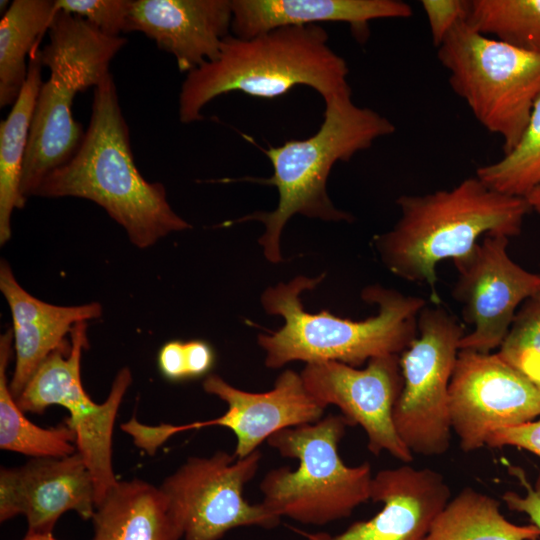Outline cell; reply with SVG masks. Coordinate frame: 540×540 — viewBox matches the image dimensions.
<instances>
[{"mask_svg":"<svg viewBox=\"0 0 540 540\" xmlns=\"http://www.w3.org/2000/svg\"><path fill=\"white\" fill-rule=\"evenodd\" d=\"M22 540H57L53 532H30L27 531Z\"/></svg>","mask_w":540,"mask_h":540,"instance_id":"8d00e7d4","label":"cell"},{"mask_svg":"<svg viewBox=\"0 0 540 540\" xmlns=\"http://www.w3.org/2000/svg\"><path fill=\"white\" fill-rule=\"evenodd\" d=\"M0 290L12 315L15 368L9 382L15 399L45 359L67 345L65 337L80 322L102 315L98 302L77 306H57L28 293L16 280L9 264L0 263Z\"/></svg>","mask_w":540,"mask_h":540,"instance_id":"d6986e66","label":"cell"},{"mask_svg":"<svg viewBox=\"0 0 540 540\" xmlns=\"http://www.w3.org/2000/svg\"><path fill=\"white\" fill-rule=\"evenodd\" d=\"M206 393L227 404L226 412L214 419L185 424L186 430L208 426L230 429L236 437L233 454L244 458L258 449L274 433L319 421L325 409L308 393L299 373L287 369L266 392H248L236 388L216 374L203 383Z\"/></svg>","mask_w":540,"mask_h":540,"instance_id":"e0dca14e","label":"cell"},{"mask_svg":"<svg viewBox=\"0 0 540 540\" xmlns=\"http://www.w3.org/2000/svg\"><path fill=\"white\" fill-rule=\"evenodd\" d=\"M42 61L38 45L28 60V75L16 102L0 125V244L11 238V217L26 201L21 180L29 133L42 84Z\"/></svg>","mask_w":540,"mask_h":540,"instance_id":"7402d4cb","label":"cell"},{"mask_svg":"<svg viewBox=\"0 0 540 540\" xmlns=\"http://www.w3.org/2000/svg\"><path fill=\"white\" fill-rule=\"evenodd\" d=\"M350 422L342 414L280 430L267 443L298 467L269 470L259 489L261 501L280 518L303 524L325 525L349 517L370 500L372 471L368 462L348 466L338 446Z\"/></svg>","mask_w":540,"mask_h":540,"instance_id":"52a82bcc","label":"cell"},{"mask_svg":"<svg viewBox=\"0 0 540 540\" xmlns=\"http://www.w3.org/2000/svg\"><path fill=\"white\" fill-rule=\"evenodd\" d=\"M525 199L527 200L531 211L534 210L540 214V187L533 190Z\"/></svg>","mask_w":540,"mask_h":540,"instance_id":"d590c367","label":"cell"},{"mask_svg":"<svg viewBox=\"0 0 540 540\" xmlns=\"http://www.w3.org/2000/svg\"><path fill=\"white\" fill-rule=\"evenodd\" d=\"M231 5V30L241 39L286 26L343 22L363 42L371 20L413 14L411 6L400 0H231Z\"/></svg>","mask_w":540,"mask_h":540,"instance_id":"ffe728a7","label":"cell"},{"mask_svg":"<svg viewBox=\"0 0 540 540\" xmlns=\"http://www.w3.org/2000/svg\"><path fill=\"white\" fill-rule=\"evenodd\" d=\"M157 365L162 376L169 381L188 379L184 342H166L157 354Z\"/></svg>","mask_w":540,"mask_h":540,"instance_id":"d6a6232c","label":"cell"},{"mask_svg":"<svg viewBox=\"0 0 540 540\" xmlns=\"http://www.w3.org/2000/svg\"><path fill=\"white\" fill-rule=\"evenodd\" d=\"M464 334L446 309L426 305L418 316L416 338L399 356L403 386L393 419L413 454L441 456L450 447L449 385Z\"/></svg>","mask_w":540,"mask_h":540,"instance_id":"9c48e42d","label":"cell"},{"mask_svg":"<svg viewBox=\"0 0 540 540\" xmlns=\"http://www.w3.org/2000/svg\"><path fill=\"white\" fill-rule=\"evenodd\" d=\"M96 509L95 487L82 456L32 458L18 468L0 471V521L19 514L30 532H53L59 517L75 511L92 519Z\"/></svg>","mask_w":540,"mask_h":540,"instance_id":"9a60e30c","label":"cell"},{"mask_svg":"<svg viewBox=\"0 0 540 540\" xmlns=\"http://www.w3.org/2000/svg\"><path fill=\"white\" fill-rule=\"evenodd\" d=\"M57 10L86 20L107 36L125 32L133 0H54Z\"/></svg>","mask_w":540,"mask_h":540,"instance_id":"f1b7e54d","label":"cell"},{"mask_svg":"<svg viewBox=\"0 0 540 540\" xmlns=\"http://www.w3.org/2000/svg\"><path fill=\"white\" fill-rule=\"evenodd\" d=\"M324 103V119L314 135L261 149L271 161V177L244 178L273 185L278 191L274 210L257 211L234 221L254 220L264 224L265 231L259 244L271 263L282 261L280 237L292 216L300 214L323 221H352L351 214L337 209L327 194L330 171L337 161H349L357 152L370 148L377 138L395 131L394 124L386 117L355 105L351 92L325 99Z\"/></svg>","mask_w":540,"mask_h":540,"instance_id":"5b68a950","label":"cell"},{"mask_svg":"<svg viewBox=\"0 0 540 540\" xmlns=\"http://www.w3.org/2000/svg\"><path fill=\"white\" fill-rule=\"evenodd\" d=\"M328 39L318 24L281 27L249 39L227 36L216 60L187 73L179 93V120H201L210 101L233 91L275 98L305 85L324 100L350 93L347 64Z\"/></svg>","mask_w":540,"mask_h":540,"instance_id":"277c9868","label":"cell"},{"mask_svg":"<svg viewBox=\"0 0 540 540\" xmlns=\"http://www.w3.org/2000/svg\"><path fill=\"white\" fill-rule=\"evenodd\" d=\"M92 540H180L159 487L141 480L118 481L92 517Z\"/></svg>","mask_w":540,"mask_h":540,"instance_id":"44dd1931","label":"cell"},{"mask_svg":"<svg viewBox=\"0 0 540 540\" xmlns=\"http://www.w3.org/2000/svg\"><path fill=\"white\" fill-rule=\"evenodd\" d=\"M465 22L479 34L540 53V0H469Z\"/></svg>","mask_w":540,"mask_h":540,"instance_id":"484cf974","label":"cell"},{"mask_svg":"<svg viewBox=\"0 0 540 540\" xmlns=\"http://www.w3.org/2000/svg\"><path fill=\"white\" fill-rule=\"evenodd\" d=\"M509 471L521 483L525 494L521 496L514 491H507L502 495L503 502L509 510L528 515L531 523L540 531V473L535 484L532 485L527 480L523 469L511 467ZM535 540H540V536Z\"/></svg>","mask_w":540,"mask_h":540,"instance_id":"4dcf8cb0","label":"cell"},{"mask_svg":"<svg viewBox=\"0 0 540 540\" xmlns=\"http://www.w3.org/2000/svg\"><path fill=\"white\" fill-rule=\"evenodd\" d=\"M33 196L90 200L140 249L192 227L171 208L163 184L148 182L137 169L111 73L94 88L89 124L77 151L42 180Z\"/></svg>","mask_w":540,"mask_h":540,"instance_id":"6da1fadb","label":"cell"},{"mask_svg":"<svg viewBox=\"0 0 540 540\" xmlns=\"http://www.w3.org/2000/svg\"><path fill=\"white\" fill-rule=\"evenodd\" d=\"M533 525H516L493 497L471 487L462 489L435 517L425 540H535Z\"/></svg>","mask_w":540,"mask_h":540,"instance_id":"cb8c5ba5","label":"cell"},{"mask_svg":"<svg viewBox=\"0 0 540 540\" xmlns=\"http://www.w3.org/2000/svg\"><path fill=\"white\" fill-rule=\"evenodd\" d=\"M396 203L400 218L374 238L376 250L391 273L427 285L435 303L440 262L466 256L486 235H519L531 211L525 198L494 191L476 176L450 189L401 195Z\"/></svg>","mask_w":540,"mask_h":540,"instance_id":"7a4b0ae2","label":"cell"},{"mask_svg":"<svg viewBox=\"0 0 540 540\" xmlns=\"http://www.w3.org/2000/svg\"><path fill=\"white\" fill-rule=\"evenodd\" d=\"M300 375L320 406L335 405L351 426L362 427L372 454L385 451L405 464L413 461L393 419L403 386L399 355L372 358L363 369L337 361L308 363Z\"/></svg>","mask_w":540,"mask_h":540,"instance_id":"5bb4252c","label":"cell"},{"mask_svg":"<svg viewBox=\"0 0 540 540\" xmlns=\"http://www.w3.org/2000/svg\"><path fill=\"white\" fill-rule=\"evenodd\" d=\"M48 36L40 54L50 74L39 89L29 133L21 180L25 201L77 151L85 132L73 118L74 98L110 73V62L127 43L124 37L107 36L81 17L60 10Z\"/></svg>","mask_w":540,"mask_h":540,"instance_id":"8992f818","label":"cell"},{"mask_svg":"<svg viewBox=\"0 0 540 540\" xmlns=\"http://www.w3.org/2000/svg\"><path fill=\"white\" fill-rule=\"evenodd\" d=\"M514 366L540 386V359L529 355L522 356Z\"/></svg>","mask_w":540,"mask_h":540,"instance_id":"e575fe53","label":"cell"},{"mask_svg":"<svg viewBox=\"0 0 540 540\" xmlns=\"http://www.w3.org/2000/svg\"><path fill=\"white\" fill-rule=\"evenodd\" d=\"M188 379L199 378L210 372L215 362L212 346L203 340L184 342Z\"/></svg>","mask_w":540,"mask_h":540,"instance_id":"836d02e7","label":"cell"},{"mask_svg":"<svg viewBox=\"0 0 540 540\" xmlns=\"http://www.w3.org/2000/svg\"><path fill=\"white\" fill-rule=\"evenodd\" d=\"M14 351L13 333L0 336V448L32 458H62L77 452L75 432L65 423L42 428L32 423L18 406L7 379Z\"/></svg>","mask_w":540,"mask_h":540,"instance_id":"d4e9b609","label":"cell"},{"mask_svg":"<svg viewBox=\"0 0 540 540\" xmlns=\"http://www.w3.org/2000/svg\"><path fill=\"white\" fill-rule=\"evenodd\" d=\"M261 459L259 449L244 458L225 451L191 456L163 480L159 488L184 540H220L238 527L279 525L281 518L262 502L244 498Z\"/></svg>","mask_w":540,"mask_h":540,"instance_id":"8fae6325","label":"cell"},{"mask_svg":"<svg viewBox=\"0 0 540 540\" xmlns=\"http://www.w3.org/2000/svg\"><path fill=\"white\" fill-rule=\"evenodd\" d=\"M231 0H133L125 32H141L181 72L218 58L232 24Z\"/></svg>","mask_w":540,"mask_h":540,"instance_id":"ac0fdd59","label":"cell"},{"mask_svg":"<svg viewBox=\"0 0 540 540\" xmlns=\"http://www.w3.org/2000/svg\"><path fill=\"white\" fill-rule=\"evenodd\" d=\"M451 491L443 475L431 468L404 464L373 476L370 500L382 503L372 518L357 521L339 534L298 531L306 540H425Z\"/></svg>","mask_w":540,"mask_h":540,"instance_id":"2e32d148","label":"cell"},{"mask_svg":"<svg viewBox=\"0 0 540 540\" xmlns=\"http://www.w3.org/2000/svg\"><path fill=\"white\" fill-rule=\"evenodd\" d=\"M452 431L464 452L540 415V386L497 353L460 350L449 385Z\"/></svg>","mask_w":540,"mask_h":540,"instance_id":"7c38bea8","label":"cell"},{"mask_svg":"<svg viewBox=\"0 0 540 540\" xmlns=\"http://www.w3.org/2000/svg\"><path fill=\"white\" fill-rule=\"evenodd\" d=\"M498 354L513 366L525 355L540 359V293L519 307Z\"/></svg>","mask_w":540,"mask_h":540,"instance_id":"83f0119b","label":"cell"},{"mask_svg":"<svg viewBox=\"0 0 540 540\" xmlns=\"http://www.w3.org/2000/svg\"><path fill=\"white\" fill-rule=\"evenodd\" d=\"M57 12L54 0H14L0 21V107L13 105L28 75L26 62Z\"/></svg>","mask_w":540,"mask_h":540,"instance_id":"603a6c76","label":"cell"},{"mask_svg":"<svg viewBox=\"0 0 540 540\" xmlns=\"http://www.w3.org/2000/svg\"><path fill=\"white\" fill-rule=\"evenodd\" d=\"M87 322L77 323L70 333V345L52 354L36 370L16 402L23 412L42 414L51 405L68 410L66 424L75 432L77 452L92 476L96 506L118 480L112 467V434L117 412L132 383V374L123 367L113 381L106 400H91L81 382L80 362L87 346Z\"/></svg>","mask_w":540,"mask_h":540,"instance_id":"30bf717a","label":"cell"},{"mask_svg":"<svg viewBox=\"0 0 540 540\" xmlns=\"http://www.w3.org/2000/svg\"><path fill=\"white\" fill-rule=\"evenodd\" d=\"M509 239L486 235L470 253L453 261L458 278L452 296L462 307L463 319L473 325L461 338L460 350L490 353L499 348L519 307L540 293V274L512 260Z\"/></svg>","mask_w":540,"mask_h":540,"instance_id":"4fadbf2b","label":"cell"},{"mask_svg":"<svg viewBox=\"0 0 540 540\" xmlns=\"http://www.w3.org/2000/svg\"><path fill=\"white\" fill-rule=\"evenodd\" d=\"M449 83L477 121L503 140L504 155L520 141L540 96V53L456 25L438 47Z\"/></svg>","mask_w":540,"mask_h":540,"instance_id":"ba28073f","label":"cell"},{"mask_svg":"<svg viewBox=\"0 0 540 540\" xmlns=\"http://www.w3.org/2000/svg\"><path fill=\"white\" fill-rule=\"evenodd\" d=\"M486 446L490 448L514 446L540 456V419L499 429L488 437Z\"/></svg>","mask_w":540,"mask_h":540,"instance_id":"1f68e13d","label":"cell"},{"mask_svg":"<svg viewBox=\"0 0 540 540\" xmlns=\"http://www.w3.org/2000/svg\"><path fill=\"white\" fill-rule=\"evenodd\" d=\"M434 46L437 48L452 29L466 21L469 0H422Z\"/></svg>","mask_w":540,"mask_h":540,"instance_id":"f546056e","label":"cell"},{"mask_svg":"<svg viewBox=\"0 0 540 540\" xmlns=\"http://www.w3.org/2000/svg\"><path fill=\"white\" fill-rule=\"evenodd\" d=\"M323 278L324 274L315 278L297 276L263 292L264 310L284 319L279 330L258 336L268 368H281L293 361H337L358 368L375 357L401 354L416 338L418 316L427 305L424 298L371 285L361 296L378 306L375 316L353 321L325 310L308 313L300 295L315 288Z\"/></svg>","mask_w":540,"mask_h":540,"instance_id":"3957f363","label":"cell"},{"mask_svg":"<svg viewBox=\"0 0 540 540\" xmlns=\"http://www.w3.org/2000/svg\"><path fill=\"white\" fill-rule=\"evenodd\" d=\"M502 194L526 198L540 187V96L516 147L497 162L481 166L476 175Z\"/></svg>","mask_w":540,"mask_h":540,"instance_id":"4316f807","label":"cell"}]
</instances>
